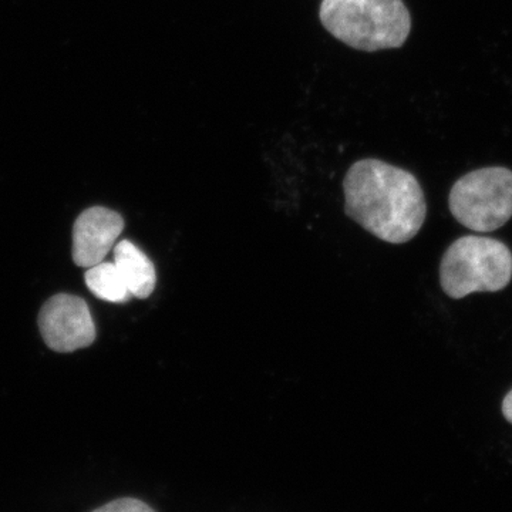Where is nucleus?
Returning <instances> with one entry per match:
<instances>
[{"label":"nucleus","mask_w":512,"mask_h":512,"mask_svg":"<svg viewBox=\"0 0 512 512\" xmlns=\"http://www.w3.org/2000/svg\"><path fill=\"white\" fill-rule=\"evenodd\" d=\"M346 215L389 244H406L426 221L427 204L419 180L409 171L376 158L349 168L345 180Z\"/></svg>","instance_id":"f257e3e1"},{"label":"nucleus","mask_w":512,"mask_h":512,"mask_svg":"<svg viewBox=\"0 0 512 512\" xmlns=\"http://www.w3.org/2000/svg\"><path fill=\"white\" fill-rule=\"evenodd\" d=\"M319 19L339 42L367 53L399 49L412 32L403 0H322Z\"/></svg>","instance_id":"f03ea898"},{"label":"nucleus","mask_w":512,"mask_h":512,"mask_svg":"<svg viewBox=\"0 0 512 512\" xmlns=\"http://www.w3.org/2000/svg\"><path fill=\"white\" fill-rule=\"evenodd\" d=\"M511 279L512 252L498 239L478 235L458 238L441 259V289L451 299L476 292H500Z\"/></svg>","instance_id":"7ed1b4c3"},{"label":"nucleus","mask_w":512,"mask_h":512,"mask_svg":"<svg viewBox=\"0 0 512 512\" xmlns=\"http://www.w3.org/2000/svg\"><path fill=\"white\" fill-rule=\"evenodd\" d=\"M448 208L461 225L476 232H493L512 218V171L485 167L471 171L451 187Z\"/></svg>","instance_id":"20e7f679"},{"label":"nucleus","mask_w":512,"mask_h":512,"mask_svg":"<svg viewBox=\"0 0 512 512\" xmlns=\"http://www.w3.org/2000/svg\"><path fill=\"white\" fill-rule=\"evenodd\" d=\"M39 329L46 345L56 352L69 353L89 348L96 339L89 306L79 296H53L39 313Z\"/></svg>","instance_id":"39448f33"},{"label":"nucleus","mask_w":512,"mask_h":512,"mask_svg":"<svg viewBox=\"0 0 512 512\" xmlns=\"http://www.w3.org/2000/svg\"><path fill=\"white\" fill-rule=\"evenodd\" d=\"M123 229V217L109 208L93 207L84 211L73 227L74 264L92 268L103 262Z\"/></svg>","instance_id":"423d86ee"},{"label":"nucleus","mask_w":512,"mask_h":512,"mask_svg":"<svg viewBox=\"0 0 512 512\" xmlns=\"http://www.w3.org/2000/svg\"><path fill=\"white\" fill-rule=\"evenodd\" d=\"M114 265L119 269L131 296L146 299L156 289V268L150 258L133 242L124 239L114 247Z\"/></svg>","instance_id":"0eeeda50"},{"label":"nucleus","mask_w":512,"mask_h":512,"mask_svg":"<svg viewBox=\"0 0 512 512\" xmlns=\"http://www.w3.org/2000/svg\"><path fill=\"white\" fill-rule=\"evenodd\" d=\"M87 288L103 301L124 303L130 301L131 293L121 278L114 262H100L84 275Z\"/></svg>","instance_id":"6e6552de"},{"label":"nucleus","mask_w":512,"mask_h":512,"mask_svg":"<svg viewBox=\"0 0 512 512\" xmlns=\"http://www.w3.org/2000/svg\"><path fill=\"white\" fill-rule=\"evenodd\" d=\"M93 512H156L150 505L136 498H120V500L111 501V503L97 508Z\"/></svg>","instance_id":"1a4fd4ad"},{"label":"nucleus","mask_w":512,"mask_h":512,"mask_svg":"<svg viewBox=\"0 0 512 512\" xmlns=\"http://www.w3.org/2000/svg\"><path fill=\"white\" fill-rule=\"evenodd\" d=\"M501 410H503V416L505 417V420L512 424V389L507 393V396L504 397Z\"/></svg>","instance_id":"9d476101"}]
</instances>
